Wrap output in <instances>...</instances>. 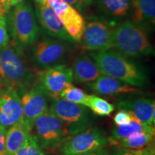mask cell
Wrapping results in <instances>:
<instances>
[{
  "mask_svg": "<svg viewBox=\"0 0 155 155\" xmlns=\"http://www.w3.org/2000/svg\"><path fill=\"white\" fill-rule=\"evenodd\" d=\"M132 117V114L130 112L125 111V110H120L114 116V121L116 126L126 125L131 121Z\"/></svg>",
  "mask_w": 155,
  "mask_h": 155,
  "instance_id": "obj_27",
  "label": "cell"
},
{
  "mask_svg": "<svg viewBox=\"0 0 155 155\" xmlns=\"http://www.w3.org/2000/svg\"><path fill=\"white\" fill-rule=\"evenodd\" d=\"M100 12L112 19L124 18L131 12V0H96Z\"/></svg>",
  "mask_w": 155,
  "mask_h": 155,
  "instance_id": "obj_20",
  "label": "cell"
},
{
  "mask_svg": "<svg viewBox=\"0 0 155 155\" xmlns=\"http://www.w3.org/2000/svg\"><path fill=\"white\" fill-rule=\"evenodd\" d=\"M108 144L106 134L98 127H91L77 134L65 141L63 155H77L106 147Z\"/></svg>",
  "mask_w": 155,
  "mask_h": 155,
  "instance_id": "obj_8",
  "label": "cell"
},
{
  "mask_svg": "<svg viewBox=\"0 0 155 155\" xmlns=\"http://www.w3.org/2000/svg\"><path fill=\"white\" fill-rule=\"evenodd\" d=\"M142 131H147L154 135V127L144 124L133 116L132 119L129 124L126 125L116 126L114 127L111 130V137L109 138L113 140H121L127 138L134 134L140 133Z\"/></svg>",
  "mask_w": 155,
  "mask_h": 155,
  "instance_id": "obj_22",
  "label": "cell"
},
{
  "mask_svg": "<svg viewBox=\"0 0 155 155\" xmlns=\"http://www.w3.org/2000/svg\"><path fill=\"white\" fill-rule=\"evenodd\" d=\"M114 27L103 17L94 16L85 22L82 38L83 50L91 52L104 51L112 48Z\"/></svg>",
  "mask_w": 155,
  "mask_h": 155,
  "instance_id": "obj_7",
  "label": "cell"
},
{
  "mask_svg": "<svg viewBox=\"0 0 155 155\" xmlns=\"http://www.w3.org/2000/svg\"><path fill=\"white\" fill-rule=\"evenodd\" d=\"M112 48L128 58H141L154 53L146 31L131 20L124 21L114 28Z\"/></svg>",
  "mask_w": 155,
  "mask_h": 155,
  "instance_id": "obj_4",
  "label": "cell"
},
{
  "mask_svg": "<svg viewBox=\"0 0 155 155\" xmlns=\"http://www.w3.org/2000/svg\"><path fill=\"white\" fill-rule=\"evenodd\" d=\"M25 0H10L9 1V7H10V9L12 8V7H15V6L19 5V4L22 3V2H24Z\"/></svg>",
  "mask_w": 155,
  "mask_h": 155,
  "instance_id": "obj_35",
  "label": "cell"
},
{
  "mask_svg": "<svg viewBox=\"0 0 155 155\" xmlns=\"http://www.w3.org/2000/svg\"><path fill=\"white\" fill-rule=\"evenodd\" d=\"M113 155H136L132 151L129 150H126V149L117 148L114 150Z\"/></svg>",
  "mask_w": 155,
  "mask_h": 155,
  "instance_id": "obj_33",
  "label": "cell"
},
{
  "mask_svg": "<svg viewBox=\"0 0 155 155\" xmlns=\"http://www.w3.org/2000/svg\"><path fill=\"white\" fill-rule=\"evenodd\" d=\"M47 2L71 38L76 43L81 42L85 21L80 12L63 0H47Z\"/></svg>",
  "mask_w": 155,
  "mask_h": 155,
  "instance_id": "obj_13",
  "label": "cell"
},
{
  "mask_svg": "<svg viewBox=\"0 0 155 155\" xmlns=\"http://www.w3.org/2000/svg\"><path fill=\"white\" fill-rule=\"evenodd\" d=\"M88 107L96 115L101 116H110L115 110V106L113 104L95 95H89Z\"/></svg>",
  "mask_w": 155,
  "mask_h": 155,
  "instance_id": "obj_24",
  "label": "cell"
},
{
  "mask_svg": "<svg viewBox=\"0 0 155 155\" xmlns=\"http://www.w3.org/2000/svg\"><path fill=\"white\" fill-rule=\"evenodd\" d=\"M13 155H45V154L39 145L35 136L31 134L25 144Z\"/></svg>",
  "mask_w": 155,
  "mask_h": 155,
  "instance_id": "obj_25",
  "label": "cell"
},
{
  "mask_svg": "<svg viewBox=\"0 0 155 155\" xmlns=\"http://www.w3.org/2000/svg\"><path fill=\"white\" fill-rule=\"evenodd\" d=\"M23 120L33 128L35 120L49 111L48 95L36 81L30 88L20 93Z\"/></svg>",
  "mask_w": 155,
  "mask_h": 155,
  "instance_id": "obj_10",
  "label": "cell"
},
{
  "mask_svg": "<svg viewBox=\"0 0 155 155\" xmlns=\"http://www.w3.org/2000/svg\"><path fill=\"white\" fill-rule=\"evenodd\" d=\"M131 18L144 30L152 31L155 24V0H131Z\"/></svg>",
  "mask_w": 155,
  "mask_h": 155,
  "instance_id": "obj_17",
  "label": "cell"
},
{
  "mask_svg": "<svg viewBox=\"0 0 155 155\" xmlns=\"http://www.w3.org/2000/svg\"><path fill=\"white\" fill-rule=\"evenodd\" d=\"M71 43L56 38H44L30 47V60L40 70L64 65L72 52Z\"/></svg>",
  "mask_w": 155,
  "mask_h": 155,
  "instance_id": "obj_5",
  "label": "cell"
},
{
  "mask_svg": "<svg viewBox=\"0 0 155 155\" xmlns=\"http://www.w3.org/2000/svg\"><path fill=\"white\" fill-rule=\"evenodd\" d=\"M81 2V5H82L83 9H86L87 7H89L93 3L94 0H79Z\"/></svg>",
  "mask_w": 155,
  "mask_h": 155,
  "instance_id": "obj_34",
  "label": "cell"
},
{
  "mask_svg": "<svg viewBox=\"0 0 155 155\" xmlns=\"http://www.w3.org/2000/svg\"><path fill=\"white\" fill-rule=\"evenodd\" d=\"M35 14L38 24L45 33L71 44L76 43L64 28L53 9L48 5L47 0L36 3Z\"/></svg>",
  "mask_w": 155,
  "mask_h": 155,
  "instance_id": "obj_14",
  "label": "cell"
},
{
  "mask_svg": "<svg viewBox=\"0 0 155 155\" xmlns=\"http://www.w3.org/2000/svg\"><path fill=\"white\" fill-rule=\"evenodd\" d=\"M0 80L3 86L13 87L19 93L37 81V71L30 66L24 49L13 40L0 50Z\"/></svg>",
  "mask_w": 155,
  "mask_h": 155,
  "instance_id": "obj_1",
  "label": "cell"
},
{
  "mask_svg": "<svg viewBox=\"0 0 155 155\" xmlns=\"http://www.w3.org/2000/svg\"><path fill=\"white\" fill-rule=\"evenodd\" d=\"M10 0H0V15H6L10 10L9 7Z\"/></svg>",
  "mask_w": 155,
  "mask_h": 155,
  "instance_id": "obj_30",
  "label": "cell"
},
{
  "mask_svg": "<svg viewBox=\"0 0 155 155\" xmlns=\"http://www.w3.org/2000/svg\"><path fill=\"white\" fill-rule=\"evenodd\" d=\"M73 81L72 69L65 64L37 71V81L53 99L59 98L63 89Z\"/></svg>",
  "mask_w": 155,
  "mask_h": 155,
  "instance_id": "obj_11",
  "label": "cell"
},
{
  "mask_svg": "<svg viewBox=\"0 0 155 155\" xmlns=\"http://www.w3.org/2000/svg\"><path fill=\"white\" fill-rule=\"evenodd\" d=\"M71 69L73 80L77 83H92L102 75L94 60L85 53L75 58Z\"/></svg>",
  "mask_w": 155,
  "mask_h": 155,
  "instance_id": "obj_18",
  "label": "cell"
},
{
  "mask_svg": "<svg viewBox=\"0 0 155 155\" xmlns=\"http://www.w3.org/2000/svg\"><path fill=\"white\" fill-rule=\"evenodd\" d=\"M60 98L74 104L85 106L86 107H88V106L89 95L86 94L83 90L77 88L71 83L68 85L63 89V91L60 94Z\"/></svg>",
  "mask_w": 155,
  "mask_h": 155,
  "instance_id": "obj_23",
  "label": "cell"
},
{
  "mask_svg": "<svg viewBox=\"0 0 155 155\" xmlns=\"http://www.w3.org/2000/svg\"><path fill=\"white\" fill-rule=\"evenodd\" d=\"M2 86H3L2 83V81H1V80H0V88H1V87H2Z\"/></svg>",
  "mask_w": 155,
  "mask_h": 155,
  "instance_id": "obj_37",
  "label": "cell"
},
{
  "mask_svg": "<svg viewBox=\"0 0 155 155\" xmlns=\"http://www.w3.org/2000/svg\"><path fill=\"white\" fill-rule=\"evenodd\" d=\"M35 137L42 149L53 150L67 141L70 133L68 124L48 111L35 120Z\"/></svg>",
  "mask_w": 155,
  "mask_h": 155,
  "instance_id": "obj_6",
  "label": "cell"
},
{
  "mask_svg": "<svg viewBox=\"0 0 155 155\" xmlns=\"http://www.w3.org/2000/svg\"><path fill=\"white\" fill-rule=\"evenodd\" d=\"M49 111L68 124L69 127H73L71 133L75 134L84 130L90 121L86 106L61 98L53 99Z\"/></svg>",
  "mask_w": 155,
  "mask_h": 155,
  "instance_id": "obj_9",
  "label": "cell"
},
{
  "mask_svg": "<svg viewBox=\"0 0 155 155\" xmlns=\"http://www.w3.org/2000/svg\"><path fill=\"white\" fill-rule=\"evenodd\" d=\"M0 155H5V154H0Z\"/></svg>",
  "mask_w": 155,
  "mask_h": 155,
  "instance_id": "obj_38",
  "label": "cell"
},
{
  "mask_svg": "<svg viewBox=\"0 0 155 155\" xmlns=\"http://www.w3.org/2000/svg\"><path fill=\"white\" fill-rule=\"evenodd\" d=\"M44 1V0H35L36 3H38V2H41Z\"/></svg>",
  "mask_w": 155,
  "mask_h": 155,
  "instance_id": "obj_36",
  "label": "cell"
},
{
  "mask_svg": "<svg viewBox=\"0 0 155 155\" xmlns=\"http://www.w3.org/2000/svg\"><path fill=\"white\" fill-rule=\"evenodd\" d=\"M131 151H132L136 155H155L154 144L152 143V144L149 145L144 148L140 149V150Z\"/></svg>",
  "mask_w": 155,
  "mask_h": 155,
  "instance_id": "obj_28",
  "label": "cell"
},
{
  "mask_svg": "<svg viewBox=\"0 0 155 155\" xmlns=\"http://www.w3.org/2000/svg\"><path fill=\"white\" fill-rule=\"evenodd\" d=\"M9 35L7 24V17L0 15V50L5 48L9 44Z\"/></svg>",
  "mask_w": 155,
  "mask_h": 155,
  "instance_id": "obj_26",
  "label": "cell"
},
{
  "mask_svg": "<svg viewBox=\"0 0 155 155\" xmlns=\"http://www.w3.org/2000/svg\"><path fill=\"white\" fill-rule=\"evenodd\" d=\"M154 135L147 131H142L140 133L134 134L127 138L121 140H113L108 138V144L115 146L117 148L137 150L144 148L154 143Z\"/></svg>",
  "mask_w": 155,
  "mask_h": 155,
  "instance_id": "obj_21",
  "label": "cell"
},
{
  "mask_svg": "<svg viewBox=\"0 0 155 155\" xmlns=\"http://www.w3.org/2000/svg\"><path fill=\"white\" fill-rule=\"evenodd\" d=\"M23 118L20 93L11 86L0 88V126L7 130Z\"/></svg>",
  "mask_w": 155,
  "mask_h": 155,
  "instance_id": "obj_12",
  "label": "cell"
},
{
  "mask_svg": "<svg viewBox=\"0 0 155 155\" xmlns=\"http://www.w3.org/2000/svg\"><path fill=\"white\" fill-rule=\"evenodd\" d=\"M77 155H110V152L109 150H107V149L101 148L96 150L91 151V152H88Z\"/></svg>",
  "mask_w": 155,
  "mask_h": 155,
  "instance_id": "obj_31",
  "label": "cell"
},
{
  "mask_svg": "<svg viewBox=\"0 0 155 155\" xmlns=\"http://www.w3.org/2000/svg\"><path fill=\"white\" fill-rule=\"evenodd\" d=\"M120 110L130 112L136 119L145 125L154 127L155 104L151 98H124L116 103Z\"/></svg>",
  "mask_w": 155,
  "mask_h": 155,
  "instance_id": "obj_15",
  "label": "cell"
},
{
  "mask_svg": "<svg viewBox=\"0 0 155 155\" xmlns=\"http://www.w3.org/2000/svg\"><path fill=\"white\" fill-rule=\"evenodd\" d=\"M90 56L102 75L132 86L144 87L148 83V77L141 67L116 50L91 52Z\"/></svg>",
  "mask_w": 155,
  "mask_h": 155,
  "instance_id": "obj_2",
  "label": "cell"
},
{
  "mask_svg": "<svg viewBox=\"0 0 155 155\" xmlns=\"http://www.w3.org/2000/svg\"><path fill=\"white\" fill-rule=\"evenodd\" d=\"M63 1L68 4L69 5L72 6L73 7L76 9L78 12H83V9H84L79 0H63Z\"/></svg>",
  "mask_w": 155,
  "mask_h": 155,
  "instance_id": "obj_32",
  "label": "cell"
},
{
  "mask_svg": "<svg viewBox=\"0 0 155 155\" xmlns=\"http://www.w3.org/2000/svg\"><path fill=\"white\" fill-rule=\"evenodd\" d=\"M88 86L96 94L103 96H117L140 92L134 86L104 75H101L94 82L88 83Z\"/></svg>",
  "mask_w": 155,
  "mask_h": 155,
  "instance_id": "obj_16",
  "label": "cell"
},
{
  "mask_svg": "<svg viewBox=\"0 0 155 155\" xmlns=\"http://www.w3.org/2000/svg\"><path fill=\"white\" fill-rule=\"evenodd\" d=\"M32 129L23 119L9 128L6 135L5 155L14 154L25 144Z\"/></svg>",
  "mask_w": 155,
  "mask_h": 155,
  "instance_id": "obj_19",
  "label": "cell"
},
{
  "mask_svg": "<svg viewBox=\"0 0 155 155\" xmlns=\"http://www.w3.org/2000/svg\"><path fill=\"white\" fill-rule=\"evenodd\" d=\"M7 24L12 40L23 49L30 48L38 40L40 28L30 1L25 0L12 7L8 12Z\"/></svg>",
  "mask_w": 155,
  "mask_h": 155,
  "instance_id": "obj_3",
  "label": "cell"
},
{
  "mask_svg": "<svg viewBox=\"0 0 155 155\" xmlns=\"http://www.w3.org/2000/svg\"><path fill=\"white\" fill-rule=\"evenodd\" d=\"M7 130L0 126V154H5V142L6 135Z\"/></svg>",
  "mask_w": 155,
  "mask_h": 155,
  "instance_id": "obj_29",
  "label": "cell"
}]
</instances>
